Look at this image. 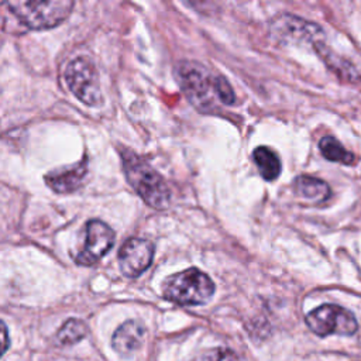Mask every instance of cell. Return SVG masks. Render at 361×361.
<instances>
[{"label":"cell","instance_id":"cell-12","mask_svg":"<svg viewBox=\"0 0 361 361\" xmlns=\"http://www.w3.org/2000/svg\"><path fill=\"white\" fill-rule=\"evenodd\" d=\"M293 189L296 195L314 203H323L330 197V186L324 180L309 175L298 176L293 182Z\"/></svg>","mask_w":361,"mask_h":361},{"label":"cell","instance_id":"cell-11","mask_svg":"<svg viewBox=\"0 0 361 361\" xmlns=\"http://www.w3.org/2000/svg\"><path fill=\"white\" fill-rule=\"evenodd\" d=\"M145 326L138 320H128L117 327L113 334V348L121 355H131L138 350L145 337Z\"/></svg>","mask_w":361,"mask_h":361},{"label":"cell","instance_id":"cell-3","mask_svg":"<svg viewBox=\"0 0 361 361\" xmlns=\"http://www.w3.org/2000/svg\"><path fill=\"white\" fill-rule=\"evenodd\" d=\"M73 4L71 0H34L6 1L3 6L27 30H49L69 17Z\"/></svg>","mask_w":361,"mask_h":361},{"label":"cell","instance_id":"cell-15","mask_svg":"<svg viewBox=\"0 0 361 361\" xmlns=\"http://www.w3.org/2000/svg\"><path fill=\"white\" fill-rule=\"evenodd\" d=\"M319 149L322 152V155L333 162H338V164H354L355 162V157L353 152H350L348 149H345L343 147V144L331 137V135H324L320 141H319Z\"/></svg>","mask_w":361,"mask_h":361},{"label":"cell","instance_id":"cell-17","mask_svg":"<svg viewBox=\"0 0 361 361\" xmlns=\"http://www.w3.org/2000/svg\"><path fill=\"white\" fill-rule=\"evenodd\" d=\"M193 361H240V358L228 348H212L197 355Z\"/></svg>","mask_w":361,"mask_h":361},{"label":"cell","instance_id":"cell-2","mask_svg":"<svg viewBox=\"0 0 361 361\" xmlns=\"http://www.w3.org/2000/svg\"><path fill=\"white\" fill-rule=\"evenodd\" d=\"M120 154L126 179L137 195L154 209H166L171 202V190L165 179L131 149L121 148Z\"/></svg>","mask_w":361,"mask_h":361},{"label":"cell","instance_id":"cell-9","mask_svg":"<svg viewBox=\"0 0 361 361\" xmlns=\"http://www.w3.org/2000/svg\"><path fill=\"white\" fill-rule=\"evenodd\" d=\"M271 31L282 38L306 41L312 45L323 41V30L312 23L290 14H282L272 20Z\"/></svg>","mask_w":361,"mask_h":361},{"label":"cell","instance_id":"cell-6","mask_svg":"<svg viewBox=\"0 0 361 361\" xmlns=\"http://www.w3.org/2000/svg\"><path fill=\"white\" fill-rule=\"evenodd\" d=\"M307 327L317 336H351L357 331V320L351 312L338 305H322L306 314Z\"/></svg>","mask_w":361,"mask_h":361},{"label":"cell","instance_id":"cell-4","mask_svg":"<svg viewBox=\"0 0 361 361\" xmlns=\"http://www.w3.org/2000/svg\"><path fill=\"white\" fill-rule=\"evenodd\" d=\"M214 289L210 276L197 268L173 274L162 283L165 299L182 306H196L209 302L214 295Z\"/></svg>","mask_w":361,"mask_h":361},{"label":"cell","instance_id":"cell-7","mask_svg":"<svg viewBox=\"0 0 361 361\" xmlns=\"http://www.w3.org/2000/svg\"><path fill=\"white\" fill-rule=\"evenodd\" d=\"M114 244V231L104 221L93 219L86 223L85 244L76 254L75 262L78 265L89 267L102 259Z\"/></svg>","mask_w":361,"mask_h":361},{"label":"cell","instance_id":"cell-16","mask_svg":"<svg viewBox=\"0 0 361 361\" xmlns=\"http://www.w3.org/2000/svg\"><path fill=\"white\" fill-rule=\"evenodd\" d=\"M87 334V326L79 319H68L56 333L61 345H71L80 341Z\"/></svg>","mask_w":361,"mask_h":361},{"label":"cell","instance_id":"cell-1","mask_svg":"<svg viewBox=\"0 0 361 361\" xmlns=\"http://www.w3.org/2000/svg\"><path fill=\"white\" fill-rule=\"evenodd\" d=\"M175 78L190 104L202 113H213L219 104L230 106L235 102V94L228 80L199 62H178Z\"/></svg>","mask_w":361,"mask_h":361},{"label":"cell","instance_id":"cell-8","mask_svg":"<svg viewBox=\"0 0 361 361\" xmlns=\"http://www.w3.org/2000/svg\"><path fill=\"white\" fill-rule=\"evenodd\" d=\"M154 258V244L145 238L131 237L118 251V267L123 275L137 278L147 271Z\"/></svg>","mask_w":361,"mask_h":361},{"label":"cell","instance_id":"cell-14","mask_svg":"<svg viewBox=\"0 0 361 361\" xmlns=\"http://www.w3.org/2000/svg\"><path fill=\"white\" fill-rule=\"evenodd\" d=\"M252 159L265 180H275L281 173V161L278 155L268 147H257L252 152Z\"/></svg>","mask_w":361,"mask_h":361},{"label":"cell","instance_id":"cell-13","mask_svg":"<svg viewBox=\"0 0 361 361\" xmlns=\"http://www.w3.org/2000/svg\"><path fill=\"white\" fill-rule=\"evenodd\" d=\"M313 48H314V51L319 54V56L324 61V63H326L336 75H338L340 78H343V79H345V80H351V82L360 80V75H358V72L355 71V68H354L347 59H343V58H340L338 55H336L323 41L314 44Z\"/></svg>","mask_w":361,"mask_h":361},{"label":"cell","instance_id":"cell-18","mask_svg":"<svg viewBox=\"0 0 361 361\" xmlns=\"http://www.w3.org/2000/svg\"><path fill=\"white\" fill-rule=\"evenodd\" d=\"M3 338H4L3 351H6V350H7V347H8V343H7V327H6V324H4V323H3Z\"/></svg>","mask_w":361,"mask_h":361},{"label":"cell","instance_id":"cell-5","mask_svg":"<svg viewBox=\"0 0 361 361\" xmlns=\"http://www.w3.org/2000/svg\"><path fill=\"white\" fill-rule=\"evenodd\" d=\"M69 90L85 104L99 106L103 100L97 69L87 56L72 59L63 72Z\"/></svg>","mask_w":361,"mask_h":361},{"label":"cell","instance_id":"cell-10","mask_svg":"<svg viewBox=\"0 0 361 361\" xmlns=\"http://www.w3.org/2000/svg\"><path fill=\"white\" fill-rule=\"evenodd\" d=\"M86 172H87V159L85 158L76 164L62 166L48 172L44 176V180L48 185V188H51L54 192L71 193L79 189V186L85 179Z\"/></svg>","mask_w":361,"mask_h":361}]
</instances>
